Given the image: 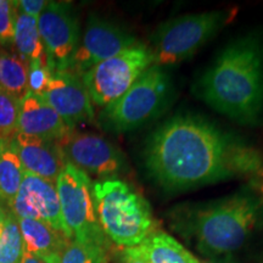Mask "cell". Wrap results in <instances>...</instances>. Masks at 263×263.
<instances>
[{
	"label": "cell",
	"mask_w": 263,
	"mask_h": 263,
	"mask_svg": "<svg viewBox=\"0 0 263 263\" xmlns=\"http://www.w3.org/2000/svg\"><path fill=\"white\" fill-rule=\"evenodd\" d=\"M153 65L149 48L139 44L95 65L82 76V81L91 104L104 108L122 97Z\"/></svg>",
	"instance_id": "ba28073f"
},
{
	"label": "cell",
	"mask_w": 263,
	"mask_h": 263,
	"mask_svg": "<svg viewBox=\"0 0 263 263\" xmlns=\"http://www.w3.org/2000/svg\"><path fill=\"white\" fill-rule=\"evenodd\" d=\"M91 194L99 224L117 246L136 248L157 230L150 203L120 178L93 183Z\"/></svg>",
	"instance_id": "277c9868"
},
{
	"label": "cell",
	"mask_w": 263,
	"mask_h": 263,
	"mask_svg": "<svg viewBox=\"0 0 263 263\" xmlns=\"http://www.w3.org/2000/svg\"><path fill=\"white\" fill-rule=\"evenodd\" d=\"M121 263H146L140 255L138 254L136 248H127L121 255Z\"/></svg>",
	"instance_id": "4316f807"
},
{
	"label": "cell",
	"mask_w": 263,
	"mask_h": 263,
	"mask_svg": "<svg viewBox=\"0 0 263 263\" xmlns=\"http://www.w3.org/2000/svg\"><path fill=\"white\" fill-rule=\"evenodd\" d=\"M25 252L45 263H60L71 240L60 230L47 223L31 218H20Z\"/></svg>",
	"instance_id": "2e32d148"
},
{
	"label": "cell",
	"mask_w": 263,
	"mask_h": 263,
	"mask_svg": "<svg viewBox=\"0 0 263 263\" xmlns=\"http://www.w3.org/2000/svg\"><path fill=\"white\" fill-rule=\"evenodd\" d=\"M43 98L71 130L94 120V107L81 76L70 70L54 71Z\"/></svg>",
	"instance_id": "7c38bea8"
},
{
	"label": "cell",
	"mask_w": 263,
	"mask_h": 263,
	"mask_svg": "<svg viewBox=\"0 0 263 263\" xmlns=\"http://www.w3.org/2000/svg\"><path fill=\"white\" fill-rule=\"evenodd\" d=\"M16 14L17 9L14 2L0 0V45L3 47L14 45Z\"/></svg>",
	"instance_id": "d4e9b609"
},
{
	"label": "cell",
	"mask_w": 263,
	"mask_h": 263,
	"mask_svg": "<svg viewBox=\"0 0 263 263\" xmlns=\"http://www.w3.org/2000/svg\"><path fill=\"white\" fill-rule=\"evenodd\" d=\"M70 132L62 118L41 95L28 91L20 100L17 133L59 141Z\"/></svg>",
	"instance_id": "9a60e30c"
},
{
	"label": "cell",
	"mask_w": 263,
	"mask_h": 263,
	"mask_svg": "<svg viewBox=\"0 0 263 263\" xmlns=\"http://www.w3.org/2000/svg\"><path fill=\"white\" fill-rule=\"evenodd\" d=\"M24 254V238L18 218L10 211L6 213L0 236V263H21Z\"/></svg>",
	"instance_id": "44dd1931"
},
{
	"label": "cell",
	"mask_w": 263,
	"mask_h": 263,
	"mask_svg": "<svg viewBox=\"0 0 263 263\" xmlns=\"http://www.w3.org/2000/svg\"><path fill=\"white\" fill-rule=\"evenodd\" d=\"M110 249L94 242L71 240L60 263H107Z\"/></svg>",
	"instance_id": "7402d4cb"
},
{
	"label": "cell",
	"mask_w": 263,
	"mask_h": 263,
	"mask_svg": "<svg viewBox=\"0 0 263 263\" xmlns=\"http://www.w3.org/2000/svg\"><path fill=\"white\" fill-rule=\"evenodd\" d=\"M192 263H206V262H201V261H200V259H197V258L195 257V256H193Z\"/></svg>",
	"instance_id": "f546056e"
},
{
	"label": "cell",
	"mask_w": 263,
	"mask_h": 263,
	"mask_svg": "<svg viewBox=\"0 0 263 263\" xmlns=\"http://www.w3.org/2000/svg\"><path fill=\"white\" fill-rule=\"evenodd\" d=\"M28 66L17 54L0 49V88L21 100L28 93Z\"/></svg>",
	"instance_id": "ffe728a7"
},
{
	"label": "cell",
	"mask_w": 263,
	"mask_h": 263,
	"mask_svg": "<svg viewBox=\"0 0 263 263\" xmlns=\"http://www.w3.org/2000/svg\"><path fill=\"white\" fill-rule=\"evenodd\" d=\"M261 209L262 199L249 188L200 207L190 226L199 251L215 261L230 257L248 241Z\"/></svg>",
	"instance_id": "3957f363"
},
{
	"label": "cell",
	"mask_w": 263,
	"mask_h": 263,
	"mask_svg": "<svg viewBox=\"0 0 263 263\" xmlns=\"http://www.w3.org/2000/svg\"><path fill=\"white\" fill-rule=\"evenodd\" d=\"M20 100L0 88V141H11L17 133Z\"/></svg>",
	"instance_id": "603a6c76"
},
{
	"label": "cell",
	"mask_w": 263,
	"mask_h": 263,
	"mask_svg": "<svg viewBox=\"0 0 263 263\" xmlns=\"http://www.w3.org/2000/svg\"><path fill=\"white\" fill-rule=\"evenodd\" d=\"M55 185L65 235L70 240L94 242L110 249L111 241L104 234L95 213L90 177L73 164L66 163Z\"/></svg>",
	"instance_id": "52a82bcc"
},
{
	"label": "cell",
	"mask_w": 263,
	"mask_h": 263,
	"mask_svg": "<svg viewBox=\"0 0 263 263\" xmlns=\"http://www.w3.org/2000/svg\"><path fill=\"white\" fill-rule=\"evenodd\" d=\"M58 143L66 163L73 164L88 176L103 180L129 172L122 151L98 134L71 130Z\"/></svg>",
	"instance_id": "9c48e42d"
},
{
	"label": "cell",
	"mask_w": 263,
	"mask_h": 263,
	"mask_svg": "<svg viewBox=\"0 0 263 263\" xmlns=\"http://www.w3.org/2000/svg\"><path fill=\"white\" fill-rule=\"evenodd\" d=\"M139 44L137 38L123 27L106 18L90 15L70 71L82 77L95 65Z\"/></svg>",
	"instance_id": "8fae6325"
},
{
	"label": "cell",
	"mask_w": 263,
	"mask_h": 263,
	"mask_svg": "<svg viewBox=\"0 0 263 263\" xmlns=\"http://www.w3.org/2000/svg\"><path fill=\"white\" fill-rule=\"evenodd\" d=\"M51 68L47 60H33L28 66V91L43 97L51 78Z\"/></svg>",
	"instance_id": "cb8c5ba5"
},
{
	"label": "cell",
	"mask_w": 263,
	"mask_h": 263,
	"mask_svg": "<svg viewBox=\"0 0 263 263\" xmlns=\"http://www.w3.org/2000/svg\"><path fill=\"white\" fill-rule=\"evenodd\" d=\"M235 9L182 15L157 26L150 35L154 65L172 66L190 59L234 18Z\"/></svg>",
	"instance_id": "5b68a950"
},
{
	"label": "cell",
	"mask_w": 263,
	"mask_h": 263,
	"mask_svg": "<svg viewBox=\"0 0 263 263\" xmlns=\"http://www.w3.org/2000/svg\"><path fill=\"white\" fill-rule=\"evenodd\" d=\"M24 176L25 170L11 141H0V199L9 206L14 201Z\"/></svg>",
	"instance_id": "d6986e66"
},
{
	"label": "cell",
	"mask_w": 263,
	"mask_h": 263,
	"mask_svg": "<svg viewBox=\"0 0 263 263\" xmlns=\"http://www.w3.org/2000/svg\"><path fill=\"white\" fill-rule=\"evenodd\" d=\"M171 93L172 83L164 67L150 66L122 97L103 108L99 122L112 133H128L162 114Z\"/></svg>",
	"instance_id": "8992f818"
},
{
	"label": "cell",
	"mask_w": 263,
	"mask_h": 263,
	"mask_svg": "<svg viewBox=\"0 0 263 263\" xmlns=\"http://www.w3.org/2000/svg\"><path fill=\"white\" fill-rule=\"evenodd\" d=\"M21 263H45V262H43L42 259L34 257V256L29 255L28 252H25L24 256H22Z\"/></svg>",
	"instance_id": "83f0119b"
},
{
	"label": "cell",
	"mask_w": 263,
	"mask_h": 263,
	"mask_svg": "<svg viewBox=\"0 0 263 263\" xmlns=\"http://www.w3.org/2000/svg\"><path fill=\"white\" fill-rule=\"evenodd\" d=\"M14 47L20 58L28 64L33 60H47L44 45L38 29V20L17 11L15 22Z\"/></svg>",
	"instance_id": "ac0fdd59"
},
{
	"label": "cell",
	"mask_w": 263,
	"mask_h": 263,
	"mask_svg": "<svg viewBox=\"0 0 263 263\" xmlns=\"http://www.w3.org/2000/svg\"><path fill=\"white\" fill-rule=\"evenodd\" d=\"M38 29L51 71L71 68L81 41L78 16L68 2H48L38 17Z\"/></svg>",
	"instance_id": "30bf717a"
},
{
	"label": "cell",
	"mask_w": 263,
	"mask_h": 263,
	"mask_svg": "<svg viewBox=\"0 0 263 263\" xmlns=\"http://www.w3.org/2000/svg\"><path fill=\"white\" fill-rule=\"evenodd\" d=\"M10 209L18 219H37L65 234L55 183L25 172L24 180Z\"/></svg>",
	"instance_id": "4fadbf2b"
},
{
	"label": "cell",
	"mask_w": 263,
	"mask_h": 263,
	"mask_svg": "<svg viewBox=\"0 0 263 263\" xmlns=\"http://www.w3.org/2000/svg\"><path fill=\"white\" fill-rule=\"evenodd\" d=\"M6 213L8 212H6L3 207H0V236H2V232H3V227H4Z\"/></svg>",
	"instance_id": "f1b7e54d"
},
{
	"label": "cell",
	"mask_w": 263,
	"mask_h": 263,
	"mask_svg": "<svg viewBox=\"0 0 263 263\" xmlns=\"http://www.w3.org/2000/svg\"><path fill=\"white\" fill-rule=\"evenodd\" d=\"M136 250L146 263H192L194 256L176 239L159 229L136 246Z\"/></svg>",
	"instance_id": "e0dca14e"
},
{
	"label": "cell",
	"mask_w": 263,
	"mask_h": 263,
	"mask_svg": "<svg viewBox=\"0 0 263 263\" xmlns=\"http://www.w3.org/2000/svg\"><path fill=\"white\" fill-rule=\"evenodd\" d=\"M196 95L240 124L258 123L263 110V37L236 38L223 49L196 84Z\"/></svg>",
	"instance_id": "7a4b0ae2"
},
{
	"label": "cell",
	"mask_w": 263,
	"mask_h": 263,
	"mask_svg": "<svg viewBox=\"0 0 263 263\" xmlns=\"http://www.w3.org/2000/svg\"><path fill=\"white\" fill-rule=\"evenodd\" d=\"M11 145L17 154L25 172L57 182L66 161L58 141L16 133Z\"/></svg>",
	"instance_id": "5bb4252c"
},
{
	"label": "cell",
	"mask_w": 263,
	"mask_h": 263,
	"mask_svg": "<svg viewBox=\"0 0 263 263\" xmlns=\"http://www.w3.org/2000/svg\"><path fill=\"white\" fill-rule=\"evenodd\" d=\"M17 11L22 12V14L31 16V17L37 18L39 15L42 14V11L47 6V0H17L14 2Z\"/></svg>",
	"instance_id": "484cf974"
},
{
	"label": "cell",
	"mask_w": 263,
	"mask_h": 263,
	"mask_svg": "<svg viewBox=\"0 0 263 263\" xmlns=\"http://www.w3.org/2000/svg\"><path fill=\"white\" fill-rule=\"evenodd\" d=\"M149 176L166 192H182L233 178L263 182L261 154L239 137L195 115H177L149 137Z\"/></svg>",
	"instance_id": "6da1fadb"
}]
</instances>
